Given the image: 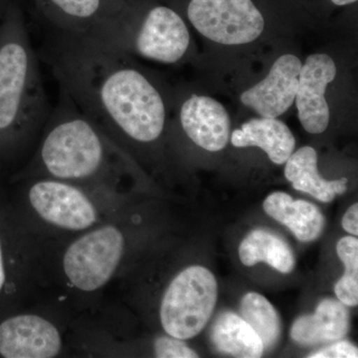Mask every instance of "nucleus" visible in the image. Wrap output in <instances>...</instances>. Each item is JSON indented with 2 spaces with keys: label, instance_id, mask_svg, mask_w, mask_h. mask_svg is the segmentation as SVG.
<instances>
[{
  "label": "nucleus",
  "instance_id": "nucleus-9",
  "mask_svg": "<svg viewBox=\"0 0 358 358\" xmlns=\"http://www.w3.org/2000/svg\"><path fill=\"white\" fill-rule=\"evenodd\" d=\"M187 17L200 34L224 45L255 41L265 27L252 0H190Z\"/></svg>",
  "mask_w": 358,
  "mask_h": 358
},
{
  "label": "nucleus",
  "instance_id": "nucleus-1",
  "mask_svg": "<svg viewBox=\"0 0 358 358\" xmlns=\"http://www.w3.org/2000/svg\"><path fill=\"white\" fill-rule=\"evenodd\" d=\"M45 60L61 92L127 154L162 138L164 96L129 54L93 37L52 30Z\"/></svg>",
  "mask_w": 358,
  "mask_h": 358
},
{
  "label": "nucleus",
  "instance_id": "nucleus-2",
  "mask_svg": "<svg viewBox=\"0 0 358 358\" xmlns=\"http://www.w3.org/2000/svg\"><path fill=\"white\" fill-rule=\"evenodd\" d=\"M129 155L61 92L29 159L7 178H50L128 196Z\"/></svg>",
  "mask_w": 358,
  "mask_h": 358
},
{
  "label": "nucleus",
  "instance_id": "nucleus-20",
  "mask_svg": "<svg viewBox=\"0 0 358 358\" xmlns=\"http://www.w3.org/2000/svg\"><path fill=\"white\" fill-rule=\"evenodd\" d=\"M241 317L262 341L264 350L274 348L281 336V320L270 301L257 293L245 294L240 308Z\"/></svg>",
  "mask_w": 358,
  "mask_h": 358
},
{
  "label": "nucleus",
  "instance_id": "nucleus-24",
  "mask_svg": "<svg viewBox=\"0 0 358 358\" xmlns=\"http://www.w3.org/2000/svg\"><path fill=\"white\" fill-rule=\"evenodd\" d=\"M343 229L352 235H358V204L352 205L343 218Z\"/></svg>",
  "mask_w": 358,
  "mask_h": 358
},
{
  "label": "nucleus",
  "instance_id": "nucleus-19",
  "mask_svg": "<svg viewBox=\"0 0 358 358\" xmlns=\"http://www.w3.org/2000/svg\"><path fill=\"white\" fill-rule=\"evenodd\" d=\"M240 260L245 266L266 262L280 273L293 271L294 258L289 245L268 231L257 229L245 238L239 247Z\"/></svg>",
  "mask_w": 358,
  "mask_h": 358
},
{
  "label": "nucleus",
  "instance_id": "nucleus-3",
  "mask_svg": "<svg viewBox=\"0 0 358 358\" xmlns=\"http://www.w3.org/2000/svg\"><path fill=\"white\" fill-rule=\"evenodd\" d=\"M51 113L24 14L10 0L0 22V174L29 159Z\"/></svg>",
  "mask_w": 358,
  "mask_h": 358
},
{
  "label": "nucleus",
  "instance_id": "nucleus-8",
  "mask_svg": "<svg viewBox=\"0 0 358 358\" xmlns=\"http://www.w3.org/2000/svg\"><path fill=\"white\" fill-rule=\"evenodd\" d=\"M217 296V282L210 271L201 266L183 268L169 282L160 298L162 331L182 341L194 338L210 320Z\"/></svg>",
  "mask_w": 358,
  "mask_h": 358
},
{
  "label": "nucleus",
  "instance_id": "nucleus-18",
  "mask_svg": "<svg viewBox=\"0 0 358 358\" xmlns=\"http://www.w3.org/2000/svg\"><path fill=\"white\" fill-rule=\"evenodd\" d=\"M212 341L219 352L231 357H262L264 345L256 331L236 313H223L212 329Z\"/></svg>",
  "mask_w": 358,
  "mask_h": 358
},
{
  "label": "nucleus",
  "instance_id": "nucleus-26",
  "mask_svg": "<svg viewBox=\"0 0 358 358\" xmlns=\"http://www.w3.org/2000/svg\"><path fill=\"white\" fill-rule=\"evenodd\" d=\"M357 0H331L336 6H348V4L355 3Z\"/></svg>",
  "mask_w": 358,
  "mask_h": 358
},
{
  "label": "nucleus",
  "instance_id": "nucleus-21",
  "mask_svg": "<svg viewBox=\"0 0 358 358\" xmlns=\"http://www.w3.org/2000/svg\"><path fill=\"white\" fill-rule=\"evenodd\" d=\"M336 252L345 264V273L336 282L334 291L341 303L355 307L358 303V240L350 236L341 238Z\"/></svg>",
  "mask_w": 358,
  "mask_h": 358
},
{
  "label": "nucleus",
  "instance_id": "nucleus-11",
  "mask_svg": "<svg viewBox=\"0 0 358 358\" xmlns=\"http://www.w3.org/2000/svg\"><path fill=\"white\" fill-rule=\"evenodd\" d=\"M336 76V66L327 54L308 56L301 65L296 87V109L301 126L313 134L326 131L329 122V108L324 93Z\"/></svg>",
  "mask_w": 358,
  "mask_h": 358
},
{
  "label": "nucleus",
  "instance_id": "nucleus-15",
  "mask_svg": "<svg viewBox=\"0 0 358 358\" xmlns=\"http://www.w3.org/2000/svg\"><path fill=\"white\" fill-rule=\"evenodd\" d=\"M348 329V312L339 301L327 299L313 315H303L294 322L291 336L301 345L339 341Z\"/></svg>",
  "mask_w": 358,
  "mask_h": 358
},
{
  "label": "nucleus",
  "instance_id": "nucleus-14",
  "mask_svg": "<svg viewBox=\"0 0 358 358\" xmlns=\"http://www.w3.org/2000/svg\"><path fill=\"white\" fill-rule=\"evenodd\" d=\"M231 143L236 148H261L275 164H285L296 147L291 129L275 117L250 120L233 131Z\"/></svg>",
  "mask_w": 358,
  "mask_h": 358
},
{
  "label": "nucleus",
  "instance_id": "nucleus-17",
  "mask_svg": "<svg viewBox=\"0 0 358 358\" xmlns=\"http://www.w3.org/2000/svg\"><path fill=\"white\" fill-rule=\"evenodd\" d=\"M285 164V176L294 189L308 193L320 201L329 203L336 195L346 192L348 179L329 181L320 176L317 152L313 148H300Z\"/></svg>",
  "mask_w": 358,
  "mask_h": 358
},
{
  "label": "nucleus",
  "instance_id": "nucleus-22",
  "mask_svg": "<svg viewBox=\"0 0 358 358\" xmlns=\"http://www.w3.org/2000/svg\"><path fill=\"white\" fill-rule=\"evenodd\" d=\"M154 355L159 358H194L199 355L192 350L182 339L173 338L166 334L154 341Z\"/></svg>",
  "mask_w": 358,
  "mask_h": 358
},
{
  "label": "nucleus",
  "instance_id": "nucleus-16",
  "mask_svg": "<svg viewBox=\"0 0 358 358\" xmlns=\"http://www.w3.org/2000/svg\"><path fill=\"white\" fill-rule=\"evenodd\" d=\"M264 210L275 221L287 226L301 242L317 239L324 226V217L315 205L305 200H294L284 192L268 195Z\"/></svg>",
  "mask_w": 358,
  "mask_h": 358
},
{
  "label": "nucleus",
  "instance_id": "nucleus-13",
  "mask_svg": "<svg viewBox=\"0 0 358 358\" xmlns=\"http://www.w3.org/2000/svg\"><path fill=\"white\" fill-rule=\"evenodd\" d=\"M179 122L186 136L208 152L223 150L229 141V115L222 103L209 96L192 95L185 101Z\"/></svg>",
  "mask_w": 358,
  "mask_h": 358
},
{
  "label": "nucleus",
  "instance_id": "nucleus-23",
  "mask_svg": "<svg viewBox=\"0 0 358 358\" xmlns=\"http://www.w3.org/2000/svg\"><path fill=\"white\" fill-rule=\"evenodd\" d=\"M310 358H357L358 350L357 346L350 341H338L331 346L313 352L308 355Z\"/></svg>",
  "mask_w": 358,
  "mask_h": 358
},
{
  "label": "nucleus",
  "instance_id": "nucleus-6",
  "mask_svg": "<svg viewBox=\"0 0 358 358\" xmlns=\"http://www.w3.org/2000/svg\"><path fill=\"white\" fill-rule=\"evenodd\" d=\"M71 322L62 310L39 301L0 315V358L74 355Z\"/></svg>",
  "mask_w": 358,
  "mask_h": 358
},
{
  "label": "nucleus",
  "instance_id": "nucleus-5",
  "mask_svg": "<svg viewBox=\"0 0 358 358\" xmlns=\"http://www.w3.org/2000/svg\"><path fill=\"white\" fill-rule=\"evenodd\" d=\"M93 38L124 53L134 52L166 64L185 57L190 43L185 20L173 8L157 6L138 15L129 1L117 20Z\"/></svg>",
  "mask_w": 358,
  "mask_h": 358
},
{
  "label": "nucleus",
  "instance_id": "nucleus-12",
  "mask_svg": "<svg viewBox=\"0 0 358 358\" xmlns=\"http://www.w3.org/2000/svg\"><path fill=\"white\" fill-rule=\"evenodd\" d=\"M301 65L296 56H281L263 81L242 94L241 102L263 117L285 114L294 102Z\"/></svg>",
  "mask_w": 358,
  "mask_h": 358
},
{
  "label": "nucleus",
  "instance_id": "nucleus-25",
  "mask_svg": "<svg viewBox=\"0 0 358 358\" xmlns=\"http://www.w3.org/2000/svg\"><path fill=\"white\" fill-rule=\"evenodd\" d=\"M9 3H10V0H0V18L3 16L4 13H6L7 7H8Z\"/></svg>",
  "mask_w": 358,
  "mask_h": 358
},
{
  "label": "nucleus",
  "instance_id": "nucleus-10",
  "mask_svg": "<svg viewBox=\"0 0 358 358\" xmlns=\"http://www.w3.org/2000/svg\"><path fill=\"white\" fill-rule=\"evenodd\" d=\"M52 30L96 36L124 11L128 0H32Z\"/></svg>",
  "mask_w": 358,
  "mask_h": 358
},
{
  "label": "nucleus",
  "instance_id": "nucleus-7",
  "mask_svg": "<svg viewBox=\"0 0 358 358\" xmlns=\"http://www.w3.org/2000/svg\"><path fill=\"white\" fill-rule=\"evenodd\" d=\"M36 249L37 236L16 213L0 174V315L31 303Z\"/></svg>",
  "mask_w": 358,
  "mask_h": 358
},
{
  "label": "nucleus",
  "instance_id": "nucleus-4",
  "mask_svg": "<svg viewBox=\"0 0 358 358\" xmlns=\"http://www.w3.org/2000/svg\"><path fill=\"white\" fill-rule=\"evenodd\" d=\"M6 189L26 227L42 239L75 236L128 205V196L50 178H6Z\"/></svg>",
  "mask_w": 358,
  "mask_h": 358
}]
</instances>
